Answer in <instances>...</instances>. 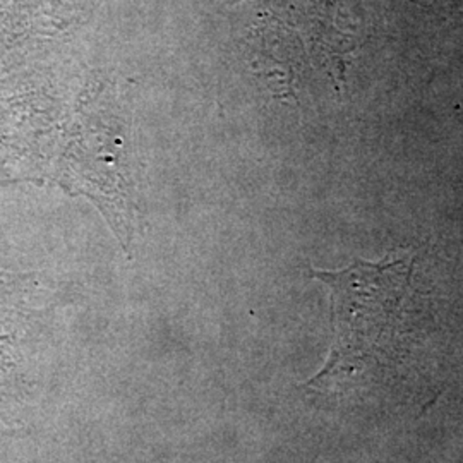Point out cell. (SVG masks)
Wrapping results in <instances>:
<instances>
[{"label":"cell","instance_id":"6da1fadb","mask_svg":"<svg viewBox=\"0 0 463 463\" xmlns=\"http://www.w3.org/2000/svg\"><path fill=\"white\" fill-rule=\"evenodd\" d=\"M412 275L407 258L357 260L338 271L313 269L330 288L333 344L326 363L304 388L347 395L395 378L414 340Z\"/></svg>","mask_w":463,"mask_h":463}]
</instances>
